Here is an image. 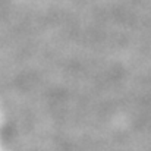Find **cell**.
I'll return each mask as SVG.
<instances>
[]
</instances>
